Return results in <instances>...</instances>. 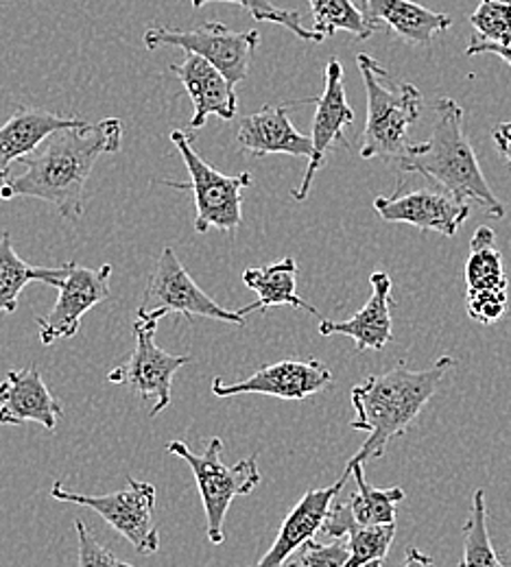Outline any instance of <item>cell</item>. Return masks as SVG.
I'll use <instances>...</instances> for the list:
<instances>
[{
	"mask_svg": "<svg viewBox=\"0 0 511 567\" xmlns=\"http://www.w3.org/2000/svg\"><path fill=\"white\" fill-rule=\"evenodd\" d=\"M121 144L123 123L119 118L81 121L60 130L20 159L24 173L0 184V202L31 197L55 206L67 220H79L94 164L103 155L119 153Z\"/></svg>",
	"mask_w": 511,
	"mask_h": 567,
	"instance_id": "1",
	"label": "cell"
},
{
	"mask_svg": "<svg viewBox=\"0 0 511 567\" xmlns=\"http://www.w3.org/2000/svg\"><path fill=\"white\" fill-rule=\"evenodd\" d=\"M454 364L452 355H441L431 367L416 371L400 360L389 371L369 375L357 384L352 389L357 417L350 427L367 432V439L348 463L366 465L371 458L385 456L391 439L402 436L418 420Z\"/></svg>",
	"mask_w": 511,
	"mask_h": 567,
	"instance_id": "2",
	"label": "cell"
},
{
	"mask_svg": "<svg viewBox=\"0 0 511 567\" xmlns=\"http://www.w3.org/2000/svg\"><path fill=\"white\" fill-rule=\"evenodd\" d=\"M436 125L429 141L416 142L396 166L402 175H422L463 202H477L488 216L503 218L505 206L492 193L470 138L463 132V110L454 99L436 101Z\"/></svg>",
	"mask_w": 511,
	"mask_h": 567,
	"instance_id": "3",
	"label": "cell"
},
{
	"mask_svg": "<svg viewBox=\"0 0 511 567\" xmlns=\"http://www.w3.org/2000/svg\"><path fill=\"white\" fill-rule=\"evenodd\" d=\"M367 94L366 130L361 134V157H382L398 164L416 142L409 130L422 114V92L413 83L396 81L389 71L367 53L357 55Z\"/></svg>",
	"mask_w": 511,
	"mask_h": 567,
	"instance_id": "4",
	"label": "cell"
},
{
	"mask_svg": "<svg viewBox=\"0 0 511 567\" xmlns=\"http://www.w3.org/2000/svg\"><path fill=\"white\" fill-rule=\"evenodd\" d=\"M219 436L211 439L204 454L191 452L182 441H171L166 445V452L186 461L193 470V476L197 481V489L204 502L206 511V535L208 542L221 546L225 542V517L229 511V504L234 497L249 496L263 481L258 456L252 454L243 461H238L234 467H227L221 463Z\"/></svg>",
	"mask_w": 511,
	"mask_h": 567,
	"instance_id": "5",
	"label": "cell"
},
{
	"mask_svg": "<svg viewBox=\"0 0 511 567\" xmlns=\"http://www.w3.org/2000/svg\"><path fill=\"white\" fill-rule=\"evenodd\" d=\"M171 142L180 151L191 182H166V186L188 188L193 193L197 213L195 229L200 234H208L211 229L236 231L243 225V193L252 186V175L219 173L195 151L193 138L182 130L171 132Z\"/></svg>",
	"mask_w": 511,
	"mask_h": 567,
	"instance_id": "6",
	"label": "cell"
},
{
	"mask_svg": "<svg viewBox=\"0 0 511 567\" xmlns=\"http://www.w3.org/2000/svg\"><path fill=\"white\" fill-rule=\"evenodd\" d=\"M164 317L166 315L162 310L139 308L134 321L136 348L121 367L108 375L112 384L130 386L143 402H151L149 417H155L171 406L173 378L191 362V355L168 354L157 348L155 332L160 319Z\"/></svg>",
	"mask_w": 511,
	"mask_h": 567,
	"instance_id": "7",
	"label": "cell"
},
{
	"mask_svg": "<svg viewBox=\"0 0 511 567\" xmlns=\"http://www.w3.org/2000/svg\"><path fill=\"white\" fill-rule=\"evenodd\" d=\"M149 51L160 47L182 49L186 55L208 60L236 87L249 72L252 58L260 44L258 31H232L221 22H204L195 29L149 27L143 35Z\"/></svg>",
	"mask_w": 511,
	"mask_h": 567,
	"instance_id": "8",
	"label": "cell"
},
{
	"mask_svg": "<svg viewBox=\"0 0 511 567\" xmlns=\"http://www.w3.org/2000/svg\"><path fill=\"white\" fill-rule=\"evenodd\" d=\"M51 497L92 508L101 515L119 535H123L139 555H155L160 550V533L153 522L155 487L127 478V487L105 496H83L67 489L60 481L51 487Z\"/></svg>",
	"mask_w": 511,
	"mask_h": 567,
	"instance_id": "9",
	"label": "cell"
},
{
	"mask_svg": "<svg viewBox=\"0 0 511 567\" xmlns=\"http://www.w3.org/2000/svg\"><path fill=\"white\" fill-rule=\"evenodd\" d=\"M141 308L162 310L164 315H184L188 319L204 317L232 326H245V315H241L238 310H225L197 286L171 245L164 247L157 258V265L146 284L145 299Z\"/></svg>",
	"mask_w": 511,
	"mask_h": 567,
	"instance_id": "10",
	"label": "cell"
},
{
	"mask_svg": "<svg viewBox=\"0 0 511 567\" xmlns=\"http://www.w3.org/2000/svg\"><path fill=\"white\" fill-rule=\"evenodd\" d=\"M324 92L315 99V116H313V153L308 157V166L304 171L302 184L293 188L292 197L295 202L308 199L313 188L315 175L324 168L337 144L350 146L346 138V127L355 125V110L348 103L346 87H344V66L339 60H330L326 64L324 76Z\"/></svg>",
	"mask_w": 511,
	"mask_h": 567,
	"instance_id": "11",
	"label": "cell"
},
{
	"mask_svg": "<svg viewBox=\"0 0 511 567\" xmlns=\"http://www.w3.org/2000/svg\"><path fill=\"white\" fill-rule=\"evenodd\" d=\"M333 384V371L321 360L289 358L274 364L260 367L254 375L241 382H223L215 378L213 393L217 398L236 395H269L287 402H304Z\"/></svg>",
	"mask_w": 511,
	"mask_h": 567,
	"instance_id": "12",
	"label": "cell"
},
{
	"mask_svg": "<svg viewBox=\"0 0 511 567\" xmlns=\"http://www.w3.org/2000/svg\"><path fill=\"white\" fill-rule=\"evenodd\" d=\"M112 265L99 269L76 267L73 262L71 274L58 286V301L47 317H38L42 346L51 348L60 339H73L81 328V319L94 306L103 303L110 297Z\"/></svg>",
	"mask_w": 511,
	"mask_h": 567,
	"instance_id": "13",
	"label": "cell"
},
{
	"mask_svg": "<svg viewBox=\"0 0 511 567\" xmlns=\"http://www.w3.org/2000/svg\"><path fill=\"white\" fill-rule=\"evenodd\" d=\"M374 210L387 223H405L422 231L454 236L468 220L472 208L470 202H463L439 186L407 193L398 186L396 195L376 197Z\"/></svg>",
	"mask_w": 511,
	"mask_h": 567,
	"instance_id": "14",
	"label": "cell"
},
{
	"mask_svg": "<svg viewBox=\"0 0 511 567\" xmlns=\"http://www.w3.org/2000/svg\"><path fill=\"white\" fill-rule=\"evenodd\" d=\"M64 417L62 404L53 398L35 364L11 369L0 382V425L42 424L55 432Z\"/></svg>",
	"mask_w": 511,
	"mask_h": 567,
	"instance_id": "15",
	"label": "cell"
},
{
	"mask_svg": "<svg viewBox=\"0 0 511 567\" xmlns=\"http://www.w3.org/2000/svg\"><path fill=\"white\" fill-rule=\"evenodd\" d=\"M295 103L285 105H265L256 114H249L241 121L236 130V142L249 157L267 155H292L310 157L313 142L310 136L299 134L292 123V110Z\"/></svg>",
	"mask_w": 511,
	"mask_h": 567,
	"instance_id": "16",
	"label": "cell"
},
{
	"mask_svg": "<svg viewBox=\"0 0 511 567\" xmlns=\"http://www.w3.org/2000/svg\"><path fill=\"white\" fill-rule=\"evenodd\" d=\"M348 476H352L348 470L341 474V478L326 489H310L302 499L293 506L292 513L280 526V533L274 542V546L267 550V555L254 567H285L308 539H315V535L321 530L333 504L341 494Z\"/></svg>",
	"mask_w": 511,
	"mask_h": 567,
	"instance_id": "17",
	"label": "cell"
},
{
	"mask_svg": "<svg viewBox=\"0 0 511 567\" xmlns=\"http://www.w3.org/2000/svg\"><path fill=\"white\" fill-rule=\"evenodd\" d=\"M371 297L366 306L346 321H321L317 332L321 337H348L355 339L359 352H380L394 339L391 321V278L382 271L371 274Z\"/></svg>",
	"mask_w": 511,
	"mask_h": 567,
	"instance_id": "18",
	"label": "cell"
},
{
	"mask_svg": "<svg viewBox=\"0 0 511 567\" xmlns=\"http://www.w3.org/2000/svg\"><path fill=\"white\" fill-rule=\"evenodd\" d=\"M182 87L186 90L193 103L191 130H200L206 125L208 116H219L221 121H232L238 112L236 87L217 71L208 60L200 55H186L182 64L171 66Z\"/></svg>",
	"mask_w": 511,
	"mask_h": 567,
	"instance_id": "19",
	"label": "cell"
},
{
	"mask_svg": "<svg viewBox=\"0 0 511 567\" xmlns=\"http://www.w3.org/2000/svg\"><path fill=\"white\" fill-rule=\"evenodd\" d=\"M321 535L330 539L348 537L350 559L344 567H382L396 537V524L364 526L355 519L350 502H335L321 526Z\"/></svg>",
	"mask_w": 511,
	"mask_h": 567,
	"instance_id": "20",
	"label": "cell"
},
{
	"mask_svg": "<svg viewBox=\"0 0 511 567\" xmlns=\"http://www.w3.org/2000/svg\"><path fill=\"white\" fill-rule=\"evenodd\" d=\"M81 118H64L40 107H18L0 127V182L11 175V164L33 153L49 136L79 125Z\"/></svg>",
	"mask_w": 511,
	"mask_h": 567,
	"instance_id": "21",
	"label": "cell"
},
{
	"mask_svg": "<svg viewBox=\"0 0 511 567\" xmlns=\"http://www.w3.org/2000/svg\"><path fill=\"white\" fill-rule=\"evenodd\" d=\"M369 22L389 27L402 42L411 47H427L452 27L448 13H438L413 0H364Z\"/></svg>",
	"mask_w": 511,
	"mask_h": 567,
	"instance_id": "22",
	"label": "cell"
},
{
	"mask_svg": "<svg viewBox=\"0 0 511 567\" xmlns=\"http://www.w3.org/2000/svg\"><path fill=\"white\" fill-rule=\"evenodd\" d=\"M243 284L258 295V301L238 308L241 315H249L256 310L267 312L269 308L276 306H292L306 310L308 315H319L315 306H310L306 299L297 295V262L293 258H285L263 269H247L243 274Z\"/></svg>",
	"mask_w": 511,
	"mask_h": 567,
	"instance_id": "23",
	"label": "cell"
},
{
	"mask_svg": "<svg viewBox=\"0 0 511 567\" xmlns=\"http://www.w3.org/2000/svg\"><path fill=\"white\" fill-rule=\"evenodd\" d=\"M73 262L60 267H33L24 262L11 243L9 231L0 236V312L13 315L18 310V297L31 282H42L58 288L71 274Z\"/></svg>",
	"mask_w": 511,
	"mask_h": 567,
	"instance_id": "24",
	"label": "cell"
},
{
	"mask_svg": "<svg viewBox=\"0 0 511 567\" xmlns=\"http://www.w3.org/2000/svg\"><path fill=\"white\" fill-rule=\"evenodd\" d=\"M468 290H508L503 256L497 249V234L481 225L470 240V256L466 262Z\"/></svg>",
	"mask_w": 511,
	"mask_h": 567,
	"instance_id": "25",
	"label": "cell"
},
{
	"mask_svg": "<svg viewBox=\"0 0 511 567\" xmlns=\"http://www.w3.org/2000/svg\"><path fill=\"white\" fill-rule=\"evenodd\" d=\"M315 20L313 31L321 38H333L337 31L352 33L357 40H369L380 27L369 22L364 9L352 0H306Z\"/></svg>",
	"mask_w": 511,
	"mask_h": 567,
	"instance_id": "26",
	"label": "cell"
},
{
	"mask_svg": "<svg viewBox=\"0 0 511 567\" xmlns=\"http://www.w3.org/2000/svg\"><path fill=\"white\" fill-rule=\"evenodd\" d=\"M346 470L355 476L357 492L350 496V506L355 513V519L364 526H382V524H396V511L398 504L405 499V492L400 487L391 489H376L366 481L364 465L348 463Z\"/></svg>",
	"mask_w": 511,
	"mask_h": 567,
	"instance_id": "27",
	"label": "cell"
},
{
	"mask_svg": "<svg viewBox=\"0 0 511 567\" xmlns=\"http://www.w3.org/2000/svg\"><path fill=\"white\" fill-rule=\"evenodd\" d=\"M459 567H508L494 550L488 513H486V492L477 489L472 494V508L463 524V557Z\"/></svg>",
	"mask_w": 511,
	"mask_h": 567,
	"instance_id": "28",
	"label": "cell"
},
{
	"mask_svg": "<svg viewBox=\"0 0 511 567\" xmlns=\"http://www.w3.org/2000/svg\"><path fill=\"white\" fill-rule=\"evenodd\" d=\"M208 2H232V4H238V7L247 9L249 16L254 20H258V22H274V24H280V27L289 29L293 35H297L299 40L321 42V38L315 31H310V29H306L302 24V16L297 11L280 9L272 0H191L193 9H202Z\"/></svg>",
	"mask_w": 511,
	"mask_h": 567,
	"instance_id": "29",
	"label": "cell"
},
{
	"mask_svg": "<svg viewBox=\"0 0 511 567\" xmlns=\"http://www.w3.org/2000/svg\"><path fill=\"white\" fill-rule=\"evenodd\" d=\"M477 35L488 42H499L511 35V0H481L470 16Z\"/></svg>",
	"mask_w": 511,
	"mask_h": 567,
	"instance_id": "30",
	"label": "cell"
},
{
	"mask_svg": "<svg viewBox=\"0 0 511 567\" xmlns=\"http://www.w3.org/2000/svg\"><path fill=\"white\" fill-rule=\"evenodd\" d=\"M350 559V548L341 539H335L333 544H317L315 539H308L285 567H344Z\"/></svg>",
	"mask_w": 511,
	"mask_h": 567,
	"instance_id": "31",
	"label": "cell"
},
{
	"mask_svg": "<svg viewBox=\"0 0 511 567\" xmlns=\"http://www.w3.org/2000/svg\"><path fill=\"white\" fill-rule=\"evenodd\" d=\"M466 308L472 321L492 326L501 321L508 310V290H468Z\"/></svg>",
	"mask_w": 511,
	"mask_h": 567,
	"instance_id": "32",
	"label": "cell"
},
{
	"mask_svg": "<svg viewBox=\"0 0 511 567\" xmlns=\"http://www.w3.org/2000/svg\"><path fill=\"white\" fill-rule=\"evenodd\" d=\"M74 530L79 539V567H134L116 559L114 553L101 546L81 519H74Z\"/></svg>",
	"mask_w": 511,
	"mask_h": 567,
	"instance_id": "33",
	"label": "cell"
},
{
	"mask_svg": "<svg viewBox=\"0 0 511 567\" xmlns=\"http://www.w3.org/2000/svg\"><path fill=\"white\" fill-rule=\"evenodd\" d=\"M483 53H492V55L505 60L511 66V35L505 40H499V42H488V40H481L479 35H474L466 49V55L472 58V55H483Z\"/></svg>",
	"mask_w": 511,
	"mask_h": 567,
	"instance_id": "34",
	"label": "cell"
},
{
	"mask_svg": "<svg viewBox=\"0 0 511 567\" xmlns=\"http://www.w3.org/2000/svg\"><path fill=\"white\" fill-rule=\"evenodd\" d=\"M494 144L499 146V151L503 153V157H508L511 164V123H501L494 132H492Z\"/></svg>",
	"mask_w": 511,
	"mask_h": 567,
	"instance_id": "35",
	"label": "cell"
},
{
	"mask_svg": "<svg viewBox=\"0 0 511 567\" xmlns=\"http://www.w3.org/2000/svg\"><path fill=\"white\" fill-rule=\"evenodd\" d=\"M402 567H436L433 566V559L429 555H425L422 550L418 548H409L407 550V559Z\"/></svg>",
	"mask_w": 511,
	"mask_h": 567,
	"instance_id": "36",
	"label": "cell"
}]
</instances>
